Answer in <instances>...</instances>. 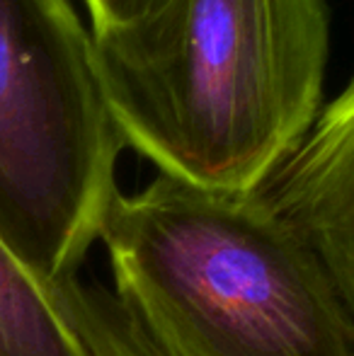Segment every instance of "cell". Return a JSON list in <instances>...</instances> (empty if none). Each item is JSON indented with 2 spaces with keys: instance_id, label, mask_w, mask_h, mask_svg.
I'll return each mask as SVG.
<instances>
[{
  "instance_id": "3",
  "label": "cell",
  "mask_w": 354,
  "mask_h": 356,
  "mask_svg": "<svg viewBox=\"0 0 354 356\" xmlns=\"http://www.w3.org/2000/svg\"><path fill=\"white\" fill-rule=\"evenodd\" d=\"M124 148L71 0H0V238L44 282L78 279Z\"/></svg>"
},
{
  "instance_id": "5",
  "label": "cell",
  "mask_w": 354,
  "mask_h": 356,
  "mask_svg": "<svg viewBox=\"0 0 354 356\" xmlns=\"http://www.w3.org/2000/svg\"><path fill=\"white\" fill-rule=\"evenodd\" d=\"M76 282H44L0 238V356H92L73 308Z\"/></svg>"
},
{
  "instance_id": "1",
  "label": "cell",
  "mask_w": 354,
  "mask_h": 356,
  "mask_svg": "<svg viewBox=\"0 0 354 356\" xmlns=\"http://www.w3.org/2000/svg\"><path fill=\"white\" fill-rule=\"evenodd\" d=\"M92 42L124 145L204 189H262L323 109L325 0H163Z\"/></svg>"
},
{
  "instance_id": "6",
  "label": "cell",
  "mask_w": 354,
  "mask_h": 356,
  "mask_svg": "<svg viewBox=\"0 0 354 356\" xmlns=\"http://www.w3.org/2000/svg\"><path fill=\"white\" fill-rule=\"evenodd\" d=\"M73 308L92 356H166L129 318L112 291L99 284H86L78 279Z\"/></svg>"
},
{
  "instance_id": "2",
  "label": "cell",
  "mask_w": 354,
  "mask_h": 356,
  "mask_svg": "<svg viewBox=\"0 0 354 356\" xmlns=\"http://www.w3.org/2000/svg\"><path fill=\"white\" fill-rule=\"evenodd\" d=\"M99 243L114 298L166 356H354L330 269L262 189L158 172L117 192Z\"/></svg>"
},
{
  "instance_id": "4",
  "label": "cell",
  "mask_w": 354,
  "mask_h": 356,
  "mask_svg": "<svg viewBox=\"0 0 354 356\" xmlns=\"http://www.w3.org/2000/svg\"><path fill=\"white\" fill-rule=\"evenodd\" d=\"M262 192L325 262L354 315V78Z\"/></svg>"
},
{
  "instance_id": "7",
  "label": "cell",
  "mask_w": 354,
  "mask_h": 356,
  "mask_svg": "<svg viewBox=\"0 0 354 356\" xmlns=\"http://www.w3.org/2000/svg\"><path fill=\"white\" fill-rule=\"evenodd\" d=\"M161 3L163 0H86V8L92 22V32H104V29L124 27L146 17Z\"/></svg>"
}]
</instances>
